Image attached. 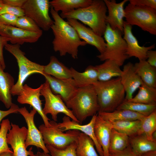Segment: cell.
Listing matches in <instances>:
<instances>
[{
	"label": "cell",
	"mask_w": 156,
	"mask_h": 156,
	"mask_svg": "<svg viewBox=\"0 0 156 156\" xmlns=\"http://www.w3.org/2000/svg\"><path fill=\"white\" fill-rule=\"evenodd\" d=\"M50 12L54 21L51 29L54 36L52 42L54 51L58 52L62 56L68 54L73 58H77L79 47L87 43L80 39L75 29L51 7Z\"/></svg>",
	"instance_id": "obj_1"
},
{
	"label": "cell",
	"mask_w": 156,
	"mask_h": 156,
	"mask_svg": "<svg viewBox=\"0 0 156 156\" xmlns=\"http://www.w3.org/2000/svg\"><path fill=\"white\" fill-rule=\"evenodd\" d=\"M107 9L103 0H92L89 6L64 13L60 15L63 18L79 21L88 25L96 34L102 36L105 30Z\"/></svg>",
	"instance_id": "obj_2"
},
{
	"label": "cell",
	"mask_w": 156,
	"mask_h": 156,
	"mask_svg": "<svg viewBox=\"0 0 156 156\" xmlns=\"http://www.w3.org/2000/svg\"><path fill=\"white\" fill-rule=\"evenodd\" d=\"M65 103L80 124L87 118L96 114L99 110L97 94L93 85L78 88Z\"/></svg>",
	"instance_id": "obj_3"
},
{
	"label": "cell",
	"mask_w": 156,
	"mask_h": 156,
	"mask_svg": "<svg viewBox=\"0 0 156 156\" xmlns=\"http://www.w3.org/2000/svg\"><path fill=\"white\" fill-rule=\"evenodd\" d=\"M93 85L97 95L99 112H113L125 100V92L120 77L106 81H98Z\"/></svg>",
	"instance_id": "obj_4"
},
{
	"label": "cell",
	"mask_w": 156,
	"mask_h": 156,
	"mask_svg": "<svg viewBox=\"0 0 156 156\" xmlns=\"http://www.w3.org/2000/svg\"><path fill=\"white\" fill-rule=\"evenodd\" d=\"M123 34L118 30L112 29L107 23L103 35L106 43L105 49L103 53L97 56L101 61L111 60L121 66L129 58L126 54L127 45L122 37Z\"/></svg>",
	"instance_id": "obj_5"
},
{
	"label": "cell",
	"mask_w": 156,
	"mask_h": 156,
	"mask_svg": "<svg viewBox=\"0 0 156 156\" xmlns=\"http://www.w3.org/2000/svg\"><path fill=\"white\" fill-rule=\"evenodd\" d=\"M5 49L13 55L16 60L19 67V74L17 81L11 90L13 96L18 95L21 90L23 83L30 75L38 73L43 75L44 66L33 62L25 56V53L20 49V45L7 44Z\"/></svg>",
	"instance_id": "obj_6"
},
{
	"label": "cell",
	"mask_w": 156,
	"mask_h": 156,
	"mask_svg": "<svg viewBox=\"0 0 156 156\" xmlns=\"http://www.w3.org/2000/svg\"><path fill=\"white\" fill-rule=\"evenodd\" d=\"M125 21L150 34L156 35V9L129 3L124 9Z\"/></svg>",
	"instance_id": "obj_7"
},
{
	"label": "cell",
	"mask_w": 156,
	"mask_h": 156,
	"mask_svg": "<svg viewBox=\"0 0 156 156\" xmlns=\"http://www.w3.org/2000/svg\"><path fill=\"white\" fill-rule=\"evenodd\" d=\"M49 122L51 125L49 127H46L44 124L38 127L45 145L63 149L77 141L80 131L69 130L64 133L58 128L55 121L52 120Z\"/></svg>",
	"instance_id": "obj_8"
},
{
	"label": "cell",
	"mask_w": 156,
	"mask_h": 156,
	"mask_svg": "<svg viewBox=\"0 0 156 156\" xmlns=\"http://www.w3.org/2000/svg\"><path fill=\"white\" fill-rule=\"evenodd\" d=\"M50 6L48 0H26L22 8L25 16L32 19L40 28L48 31L54 23L49 14Z\"/></svg>",
	"instance_id": "obj_9"
},
{
	"label": "cell",
	"mask_w": 156,
	"mask_h": 156,
	"mask_svg": "<svg viewBox=\"0 0 156 156\" xmlns=\"http://www.w3.org/2000/svg\"><path fill=\"white\" fill-rule=\"evenodd\" d=\"M40 93L45 99L43 111L45 115L51 114L53 120L56 122L57 121L58 114L60 113H63L72 120L79 123L72 111L67 107L61 96L53 92L48 83L46 80L43 84Z\"/></svg>",
	"instance_id": "obj_10"
},
{
	"label": "cell",
	"mask_w": 156,
	"mask_h": 156,
	"mask_svg": "<svg viewBox=\"0 0 156 156\" xmlns=\"http://www.w3.org/2000/svg\"><path fill=\"white\" fill-rule=\"evenodd\" d=\"M37 111L34 108L29 112L25 107L19 108L18 112L24 118L27 126L25 145L27 148L32 145L41 148L43 152L49 153L44 143L42 134L34 123V116Z\"/></svg>",
	"instance_id": "obj_11"
},
{
	"label": "cell",
	"mask_w": 156,
	"mask_h": 156,
	"mask_svg": "<svg viewBox=\"0 0 156 156\" xmlns=\"http://www.w3.org/2000/svg\"><path fill=\"white\" fill-rule=\"evenodd\" d=\"M42 31L33 32L25 31L15 26L0 23V36L4 37L12 44L22 45L25 43L36 42L41 36Z\"/></svg>",
	"instance_id": "obj_12"
},
{
	"label": "cell",
	"mask_w": 156,
	"mask_h": 156,
	"mask_svg": "<svg viewBox=\"0 0 156 156\" xmlns=\"http://www.w3.org/2000/svg\"><path fill=\"white\" fill-rule=\"evenodd\" d=\"M42 86V84L37 88H33L27 84L24 85L18 95L17 101L20 104H28L32 106L42 117L44 125L48 127L51 125L49 119L43 113L42 101L40 98Z\"/></svg>",
	"instance_id": "obj_13"
},
{
	"label": "cell",
	"mask_w": 156,
	"mask_h": 156,
	"mask_svg": "<svg viewBox=\"0 0 156 156\" xmlns=\"http://www.w3.org/2000/svg\"><path fill=\"white\" fill-rule=\"evenodd\" d=\"M11 128L7 135L8 144L12 149L13 156H29L32 152V147L27 151L25 145L27 129L25 127H20L11 123Z\"/></svg>",
	"instance_id": "obj_14"
},
{
	"label": "cell",
	"mask_w": 156,
	"mask_h": 156,
	"mask_svg": "<svg viewBox=\"0 0 156 156\" xmlns=\"http://www.w3.org/2000/svg\"><path fill=\"white\" fill-rule=\"evenodd\" d=\"M97 114L92 116L90 121L88 124L83 125L72 120L67 116L62 118L61 122L57 123L58 128L62 132L69 130H77L89 136L93 140L96 150L100 156H103L102 148L98 142L94 130V123Z\"/></svg>",
	"instance_id": "obj_15"
},
{
	"label": "cell",
	"mask_w": 156,
	"mask_h": 156,
	"mask_svg": "<svg viewBox=\"0 0 156 156\" xmlns=\"http://www.w3.org/2000/svg\"><path fill=\"white\" fill-rule=\"evenodd\" d=\"M132 30V26L124 21L123 38L127 45L126 54L129 58L134 57L138 58L139 61L146 60L147 51L154 49L155 44L147 47L140 46L138 40L133 35Z\"/></svg>",
	"instance_id": "obj_16"
},
{
	"label": "cell",
	"mask_w": 156,
	"mask_h": 156,
	"mask_svg": "<svg viewBox=\"0 0 156 156\" xmlns=\"http://www.w3.org/2000/svg\"><path fill=\"white\" fill-rule=\"evenodd\" d=\"M66 19L67 22L75 30L81 40H83L87 44L95 47L100 54L104 51L106 43L102 36L98 35L90 28L86 27L76 19Z\"/></svg>",
	"instance_id": "obj_17"
},
{
	"label": "cell",
	"mask_w": 156,
	"mask_h": 156,
	"mask_svg": "<svg viewBox=\"0 0 156 156\" xmlns=\"http://www.w3.org/2000/svg\"><path fill=\"white\" fill-rule=\"evenodd\" d=\"M108 14L106 18L107 23L114 30L118 29L123 33V18L125 17L124 5L128 1L124 0L117 3L115 0H104Z\"/></svg>",
	"instance_id": "obj_18"
},
{
	"label": "cell",
	"mask_w": 156,
	"mask_h": 156,
	"mask_svg": "<svg viewBox=\"0 0 156 156\" xmlns=\"http://www.w3.org/2000/svg\"><path fill=\"white\" fill-rule=\"evenodd\" d=\"M120 77L125 92V100H129L132 98L134 93L143 82L135 72L134 64L130 62L124 65Z\"/></svg>",
	"instance_id": "obj_19"
},
{
	"label": "cell",
	"mask_w": 156,
	"mask_h": 156,
	"mask_svg": "<svg viewBox=\"0 0 156 156\" xmlns=\"http://www.w3.org/2000/svg\"><path fill=\"white\" fill-rule=\"evenodd\" d=\"M43 75L53 92L60 96L65 103L72 96L78 88L72 78L60 79L44 73Z\"/></svg>",
	"instance_id": "obj_20"
},
{
	"label": "cell",
	"mask_w": 156,
	"mask_h": 156,
	"mask_svg": "<svg viewBox=\"0 0 156 156\" xmlns=\"http://www.w3.org/2000/svg\"><path fill=\"white\" fill-rule=\"evenodd\" d=\"M112 129L110 122L97 114L94 130L97 141L102 148L103 156H110L109 148Z\"/></svg>",
	"instance_id": "obj_21"
},
{
	"label": "cell",
	"mask_w": 156,
	"mask_h": 156,
	"mask_svg": "<svg viewBox=\"0 0 156 156\" xmlns=\"http://www.w3.org/2000/svg\"><path fill=\"white\" fill-rule=\"evenodd\" d=\"M14 85L13 77L9 73L5 72L0 64V101L8 109L13 104L11 92Z\"/></svg>",
	"instance_id": "obj_22"
},
{
	"label": "cell",
	"mask_w": 156,
	"mask_h": 156,
	"mask_svg": "<svg viewBox=\"0 0 156 156\" xmlns=\"http://www.w3.org/2000/svg\"><path fill=\"white\" fill-rule=\"evenodd\" d=\"M70 69L72 78L77 88L93 85L98 81L97 71L95 66H89L83 72H78L72 67Z\"/></svg>",
	"instance_id": "obj_23"
},
{
	"label": "cell",
	"mask_w": 156,
	"mask_h": 156,
	"mask_svg": "<svg viewBox=\"0 0 156 156\" xmlns=\"http://www.w3.org/2000/svg\"><path fill=\"white\" fill-rule=\"evenodd\" d=\"M44 73L58 79L72 78L70 69L60 62L55 56H51L49 63L44 66Z\"/></svg>",
	"instance_id": "obj_24"
},
{
	"label": "cell",
	"mask_w": 156,
	"mask_h": 156,
	"mask_svg": "<svg viewBox=\"0 0 156 156\" xmlns=\"http://www.w3.org/2000/svg\"><path fill=\"white\" fill-rule=\"evenodd\" d=\"M95 66L97 71L99 81H108L121 75L122 70L120 66L114 61L107 60L103 63Z\"/></svg>",
	"instance_id": "obj_25"
},
{
	"label": "cell",
	"mask_w": 156,
	"mask_h": 156,
	"mask_svg": "<svg viewBox=\"0 0 156 156\" xmlns=\"http://www.w3.org/2000/svg\"><path fill=\"white\" fill-rule=\"evenodd\" d=\"M134 68L143 83L156 88V68L150 65L146 60H142L134 64Z\"/></svg>",
	"instance_id": "obj_26"
},
{
	"label": "cell",
	"mask_w": 156,
	"mask_h": 156,
	"mask_svg": "<svg viewBox=\"0 0 156 156\" xmlns=\"http://www.w3.org/2000/svg\"><path fill=\"white\" fill-rule=\"evenodd\" d=\"M129 143L133 151L138 155L156 151V142L150 140L144 134L129 137Z\"/></svg>",
	"instance_id": "obj_27"
},
{
	"label": "cell",
	"mask_w": 156,
	"mask_h": 156,
	"mask_svg": "<svg viewBox=\"0 0 156 156\" xmlns=\"http://www.w3.org/2000/svg\"><path fill=\"white\" fill-rule=\"evenodd\" d=\"M98 114L109 122L125 120H141L144 116L127 109H116L111 112H98Z\"/></svg>",
	"instance_id": "obj_28"
},
{
	"label": "cell",
	"mask_w": 156,
	"mask_h": 156,
	"mask_svg": "<svg viewBox=\"0 0 156 156\" xmlns=\"http://www.w3.org/2000/svg\"><path fill=\"white\" fill-rule=\"evenodd\" d=\"M92 0H53L50 1L51 6L56 12L64 13L86 7Z\"/></svg>",
	"instance_id": "obj_29"
},
{
	"label": "cell",
	"mask_w": 156,
	"mask_h": 156,
	"mask_svg": "<svg viewBox=\"0 0 156 156\" xmlns=\"http://www.w3.org/2000/svg\"><path fill=\"white\" fill-rule=\"evenodd\" d=\"M139 89L138 92L135 97L127 101L145 104L156 105V88L149 86L143 82Z\"/></svg>",
	"instance_id": "obj_30"
},
{
	"label": "cell",
	"mask_w": 156,
	"mask_h": 156,
	"mask_svg": "<svg viewBox=\"0 0 156 156\" xmlns=\"http://www.w3.org/2000/svg\"><path fill=\"white\" fill-rule=\"evenodd\" d=\"M77 142V156H99L95 149L94 142L88 135L80 132Z\"/></svg>",
	"instance_id": "obj_31"
},
{
	"label": "cell",
	"mask_w": 156,
	"mask_h": 156,
	"mask_svg": "<svg viewBox=\"0 0 156 156\" xmlns=\"http://www.w3.org/2000/svg\"><path fill=\"white\" fill-rule=\"evenodd\" d=\"M110 122L113 129L130 137L138 134L140 128L141 120L118 121Z\"/></svg>",
	"instance_id": "obj_32"
},
{
	"label": "cell",
	"mask_w": 156,
	"mask_h": 156,
	"mask_svg": "<svg viewBox=\"0 0 156 156\" xmlns=\"http://www.w3.org/2000/svg\"><path fill=\"white\" fill-rule=\"evenodd\" d=\"M129 144V137L127 135L112 129L109 152L122 151Z\"/></svg>",
	"instance_id": "obj_33"
},
{
	"label": "cell",
	"mask_w": 156,
	"mask_h": 156,
	"mask_svg": "<svg viewBox=\"0 0 156 156\" xmlns=\"http://www.w3.org/2000/svg\"><path fill=\"white\" fill-rule=\"evenodd\" d=\"M127 109L147 116L156 110V105H148L125 100L116 109Z\"/></svg>",
	"instance_id": "obj_34"
},
{
	"label": "cell",
	"mask_w": 156,
	"mask_h": 156,
	"mask_svg": "<svg viewBox=\"0 0 156 156\" xmlns=\"http://www.w3.org/2000/svg\"><path fill=\"white\" fill-rule=\"evenodd\" d=\"M140 120V128L138 135L144 134L149 139L152 140L153 133L156 131V110L150 115L144 116Z\"/></svg>",
	"instance_id": "obj_35"
},
{
	"label": "cell",
	"mask_w": 156,
	"mask_h": 156,
	"mask_svg": "<svg viewBox=\"0 0 156 156\" xmlns=\"http://www.w3.org/2000/svg\"><path fill=\"white\" fill-rule=\"evenodd\" d=\"M0 125V154L5 152H12L8 146L7 140L8 132L11 128L10 122L8 119H4Z\"/></svg>",
	"instance_id": "obj_36"
},
{
	"label": "cell",
	"mask_w": 156,
	"mask_h": 156,
	"mask_svg": "<svg viewBox=\"0 0 156 156\" xmlns=\"http://www.w3.org/2000/svg\"><path fill=\"white\" fill-rule=\"evenodd\" d=\"M15 26L28 31L38 32L42 31L32 19L25 15L18 17Z\"/></svg>",
	"instance_id": "obj_37"
},
{
	"label": "cell",
	"mask_w": 156,
	"mask_h": 156,
	"mask_svg": "<svg viewBox=\"0 0 156 156\" xmlns=\"http://www.w3.org/2000/svg\"><path fill=\"white\" fill-rule=\"evenodd\" d=\"M77 141L63 149L57 148L49 145L46 146L51 156H77L76 151Z\"/></svg>",
	"instance_id": "obj_38"
},
{
	"label": "cell",
	"mask_w": 156,
	"mask_h": 156,
	"mask_svg": "<svg viewBox=\"0 0 156 156\" xmlns=\"http://www.w3.org/2000/svg\"><path fill=\"white\" fill-rule=\"evenodd\" d=\"M9 14L19 17L25 15L23 10L22 8L13 7L4 4L0 9V15Z\"/></svg>",
	"instance_id": "obj_39"
},
{
	"label": "cell",
	"mask_w": 156,
	"mask_h": 156,
	"mask_svg": "<svg viewBox=\"0 0 156 156\" xmlns=\"http://www.w3.org/2000/svg\"><path fill=\"white\" fill-rule=\"evenodd\" d=\"M18 17L9 14H2L0 15V23L6 25L15 26Z\"/></svg>",
	"instance_id": "obj_40"
},
{
	"label": "cell",
	"mask_w": 156,
	"mask_h": 156,
	"mask_svg": "<svg viewBox=\"0 0 156 156\" xmlns=\"http://www.w3.org/2000/svg\"><path fill=\"white\" fill-rule=\"evenodd\" d=\"M130 3L135 5L151 7L156 9V0H129Z\"/></svg>",
	"instance_id": "obj_41"
},
{
	"label": "cell",
	"mask_w": 156,
	"mask_h": 156,
	"mask_svg": "<svg viewBox=\"0 0 156 156\" xmlns=\"http://www.w3.org/2000/svg\"><path fill=\"white\" fill-rule=\"evenodd\" d=\"M110 156H138L132 151L129 145L125 150L120 151L109 152Z\"/></svg>",
	"instance_id": "obj_42"
},
{
	"label": "cell",
	"mask_w": 156,
	"mask_h": 156,
	"mask_svg": "<svg viewBox=\"0 0 156 156\" xmlns=\"http://www.w3.org/2000/svg\"><path fill=\"white\" fill-rule=\"evenodd\" d=\"M9 40L6 38L0 36V64L4 70L6 66L4 60L3 50V48L8 44Z\"/></svg>",
	"instance_id": "obj_43"
},
{
	"label": "cell",
	"mask_w": 156,
	"mask_h": 156,
	"mask_svg": "<svg viewBox=\"0 0 156 156\" xmlns=\"http://www.w3.org/2000/svg\"><path fill=\"white\" fill-rule=\"evenodd\" d=\"M19 108L18 105L13 103L8 110L4 111L0 109V124L1 121L6 116L11 114L18 113Z\"/></svg>",
	"instance_id": "obj_44"
},
{
	"label": "cell",
	"mask_w": 156,
	"mask_h": 156,
	"mask_svg": "<svg viewBox=\"0 0 156 156\" xmlns=\"http://www.w3.org/2000/svg\"><path fill=\"white\" fill-rule=\"evenodd\" d=\"M148 63L151 66L156 68V51L151 50L147 53Z\"/></svg>",
	"instance_id": "obj_45"
},
{
	"label": "cell",
	"mask_w": 156,
	"mask_h": 156,
	"mask_svg": "<svg viewBox=\"0 0 156 156\" xmlns=\"http://www.w3.org/2000/svg\"><path fill=\"white\" fill-rule=\"evenodd\" d=\"M4 4L22 8L26 0H2Z\"/></svg>",
	"instance_id": "obj_46"
},
{
	"label": "cell",
	"mask_w": 156,
	"mask_h": 156,
	"mask_svg": "<svg viewBox=\"0 0 156 156\" xmlns=\"http://www.w3.org/2000/svg\"><path fill=\"white\" fill-rule=\"evenodd\" d=\"M49 153L43 151L42 152H38L36 154H34L32 151L29 156H51Z\"/></svg>",
	"instance_id": "obj_47"
},
{
	"label": "cell",
	"mask_w": 156,
	"mask_h": 156,
	"mask_svg": "<svg viewBox=\"0 0 156 156\" xmlns=\"http://www.w3.org/2000/svg\"><path fill=\"white\" fill-rule=\"evenodd\" d=\"M138 155V156H156V151L148 152Z\"/></svg>",
	"instance_id": "obj_48"
},
{
	"label": "cell",
	"mask_w": 156,
	"mask_h": 156,
	"mask_svg": "<svg viewBox=\"0 0 156 156\" xmlns=\"http://www.w3.org/2000/svg\"><path fill=\"white\" fill-rule=\"evenodd\" d=\"M0 156H13V153L5 152L0 154Z\"/></svg>",
	"instance_id": "obj_49"
},
{
	"label": "cell",
	"mask_w": 156,
	"mask_h": 156,
	"mask_svg": "<svg viewBox=\"0 0 156 156\" xmlns=\"http://www.w3.org/2000/svg\"><path fill=\"white\" fill-rule=\"evenodd\" d=\"M152 139L153 141L156 142V131L154 132L153 133Z\"/></svg>",
	"instance_id": "obj_50"
},
{
	"label": "cell",
	"mask_w": 156,
	"mask_h": 156,
	"mask_svg": "<svg viewBox=\"0 0 156 156\" xmlns=\"http://www.w3.org/2000/svg\"><path fill=\"white\" fill-rule=\"evenodd\" d=\"M3 5L4 4L2 1V0H0V9L2 7Z\"/></svg>",
	"instance_id": "obj_51"
}]
</instances>
